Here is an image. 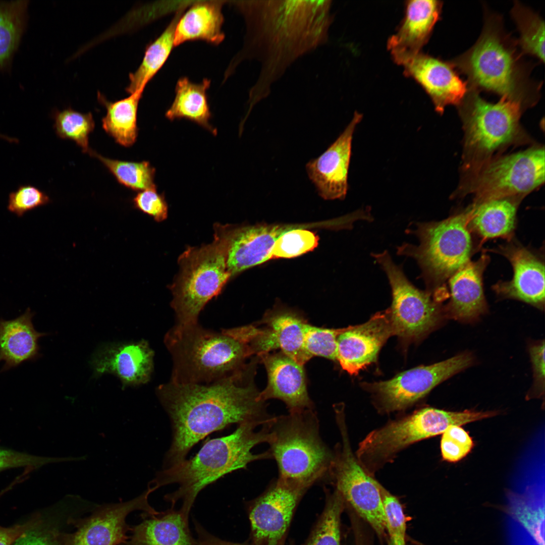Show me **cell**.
I'll return each instance as SVG.
<instances>
[{
  "label": "cell",
  "instance_id": "37",
  "mask_svg": "<svg viewBox=\"0 0 545 545\" xmlns=\"http://www.w3.org/2000/svg\"><path fill=\"white\" fill-rule=\"evenodd\" d=\"M97 158L121 185L134 191L156 189L155 169L147 161H123L108 158L90 149L88 152Z\"/></svg>",
  "mask_w": 545,
  "mask_h": 545
},
{
  "label": "cell",
  "instance_id": "13",
  "mask_svg": "<svg viewBox=\"0 0 545 545\" xmlns=\"http://www.w3.org/2000/svg\"><path fill=\"white\" fill-rule=\"evenodd\" d=\"M335 411L342 442L334 452L329 480L334 483L344 502L383 537L386 533V517L379 482L368 475L352 451L343 408L336 407Z\"/></svg>",
  "mask_w": 545,
  "mask_h": 545
},
{
  "label": "cell",
  "instance_id": "35",
  "mask_svg": "<svg viewBox=\"0 0 545 545\" xmlns=\"http://www.w3.org/2000/svg\"><path fill=\"white\" fill-rule=\"evenodd\" d=\"M508 512L530 534L538 545H544L543 499L533 488L522 494L511 493Z\"/></svg>",
  "mask_w": 545,
  "mask_h": 545
},
{
  "label": "cell",
  "instance_id": "50",
  "mask_svg": "<svg viewBox=\"0 0 545 545\" xmlns=\"http://www.w3.org/2000/svg\"><path fill=\"white\" fill-rule=\"evenodd\" d=\"M193 522L197 535V538L195 539L196 545H250L221 539L208 532L196 520H193Z\"/></svg>",
  "mask_w": 545,
  "mask_h": 545
},
{
  "label": "cell",
  "instance_id": "14",
  "mask_svg": "<svg viewBox=\"0 0 545 545\" xmlns=\"http://www.w3.org/2000/svg\"><path fill=\"white\" fill-rule=\"evenodd\" d=\"M473 360L471 354L463 353L433 364L405 371L387 380L363 385L373 393L382 409L388 412L400 410L424 397L442 382L471 366Z\"/></svg>",
  "mask_w": 545,
  "mask_h": 545
},
{
  "label": "cell",
  "instance_id": "41",
  "mask_svg": "<svg viewBox=\"0 0 545 545\" xmlns=\"http://www.w3.org/2000/svg\"><path fill=\"white\" fill-rule=\"evenodd\" d=\"M345 329L319 328L309 323L304 341L306 351L311 358L318 356L336 360L337 338Z\"/></svg>",
  "mask_w": 545,
  "mask_h": 545
},
{
  "label": "cell",
  "instance_id": "11",
  "mask_svg": "<svg viewBox=\"0 0 545 545\" xmlns=\"http://www.w3.org/2000/svg\"><path fill=\"white\" fill-rule=\"evenodd\" d=\"M473 169L467 191L475 195L474 203L502 198H523L544 183V147H532L490 158Z\"/></svg>",
  "mask_w": 545,
  "mask_h": 545
},
{
  "label": "cell",
  "instance_id": "8",
  "mask_svg": "<svg viewBox=\"0 0 545 545\" xmlns=\"http://www.w3.org/2000/svg\"><path fill=\"white\" fill-rule=\"evenodd\" d=\"M469 206L439 222L416 223L407 230L419 243H405L397 254L413 258L421 271L426 291L433 294L470 260L475 250L468 227Z\"/></svg>",
  "mask_w": 545,
  "mask_h": 545
},
{
  "label": "cell",
  "instance_id": "44",
  "mask_svg": "<svg viewBox=\"0 0 545 545\" xmlns=\"http://www.w3.org/2000/svg\"><path fill=\"white\" fill-rule=\"evenodd\" d=\"M50 202L44 192L31 185L20 186L9 196L8 209L19 217L26 212L45 205Z\"/></svg>",
  "mask_w": 545,
  "mask_h": 545
},
{
  "label": "cell",
  "instance_id": "32",
  "mask_svg": "<svg viewBox=\"0 0 545 545\" xmlns=\"http://www.w3.org/2000/svg\"><path fill=\"white\" fill-rule=\"evenodd\" d=\"M142 94L136 92L127 97L111 101L101 93H97L98 101L106 110L105 116L102 119V128L122 146L130 147L136 141L139 131L137 123L138 107Z\"/></svg>",
  "mask_w": 545,
  "mask_h": 545
},
{
  "label": "cell",
  "instance_id": "33",
  "mask_svg": "<svg viewBox=\"0 0 545 545\" xmlns=\"http://www.w3.org/2000/svg\"><path fill=\"white\" fill-rule=\"evenodd\" d=\"M29 1H0V71L11 68L26 28Z\"/></svg>",
  "mask_w": 545,
  "mask_h": 545
},
{
  "label": "cell",
  "instance_id": "18",
  "mask_svg": "<svg viewBox=\"0 0 545 545\" xmlns=\"http://www.w3.org/2000/svg\"><path fill=\"white\" fill-rule=\"evenodd\" d=\"M398 65L404 74L416 81L430 98L436 112L443 114L449 105H458L468 90L450 62H445L421 51L401 60Z\"/></svg>",
  "mask_w": 545,
  "mask_h": 545
},
{
  "label": "cell",
  "instance_id": "26",
  "mask_svg": "<svg viewBox=\"0 0 545 545\" xmlns=\"http://www.w3.org/2000/svg\"><path fill=\"white\" fill-rule=\"evenodd\" d=\"M143 520L130 528L132 534L121 545H196L189 520L174 508L157 515L144 513Z\"/></svg>",
  "mask_w": 545,
  "mask_h": 545
},
{
  "label": "cell",
  "instance_id": "51",
  "mask_svg": "<svg viewBox=\"0 0 545 545\" xmlns=\"http://www.w3.org/2000/svg\"><path fill=\"white\" fill-rule=\"evenodd\" d=\"M0 138L4 139L9 142H17L18 141L17 139L14 138H11L4 135L0 134Z\"/></svg>",
  "mask_w": 545,
  "mask_h": 545
},
{
  "label": "cell",
  "instance_id": "46",
  "mask_svg": "<svg viewBox=\"0 0 545 545\" xmlns=\"http://www.w3.org/2000/svg\"><path fill=\"white\" fill-rule=\"evenodd\" d=\"M134 207L152 216L160 222L168 216V206L163 194H159L156 189H149L139 192L133 198Z\"/></svg>",
  "mask_w": 545,
  "mask_h": 545
},
{
  "label": "cell",
  "instance_id": "38",
  "mask_svg": "<svg viewBox=\"0 0 545 545\" xmlns=\"http://www.w3.org/2000/svg\"><path fill=\"white\" fill-rule=\"evenodd\" d=\"M344 500L335 489L304 545H341L340 518Z\"/></svg>",
  "mask_w": 545,
  "mask_h": 545
},
{
  "label": "cell",
  "instance_id": "49",
  "mask_svg": "<svg viewBox=\"0 0 545 545\" xmlns=\"http://www.w3.org/2000/svg\"><path fill=\"white\" fill-rule=\"evenodd\" d=\"M40 519V517H36L23 524L9 527L0 526V545H14L24 532L33 527Z\"/></svg>",
  "mask_w": 545,
  "mask_h": 545
},
{
  "label": "cell",
  "instance_id": "17",
  "mask_svg": "<svg viewBox=\"0 0 545 545\" xmlns=\"http://www.w3.org/2000/svg\"><path fill=\"white\" fill-rule=\"evenodd\" d=\"M491 251L504 256L513 274L509 281H499L493 290L501 298L521 301L543 310L544 307V263L540 255L513 240Z\"/></svg>",
  "mask_w": 545,
  "mask_h": 545
},
{
  "label": "cell",
  "instance_id": "7",
  "mask_svg": "<svg viewBox=\"0 0 545 545\" xmlns=\"http://www.w3.org/2000/svg\"><path fill=\"white\" fill-rule=\"evenodd\" d=\"M231 227L216 224L211 243L189 247L179 256L180 271L170 287L177 324L198 323L204 306L220 294L231 278L227 265Z\"/></svg>",
  "mask_w": 545,
  "mask_h": 545
},
{
  "label": "cell",
  "instance_id": "29",
  "mask_svg": "<svg viewBox=\"0 0 545 545\" xmlns=\"http://www.w3.org/2000/svg\"><path fill=\"white\" fill-rule=\"evenodd\" d=\"M261 323L265 325L276 349L303 366L311 357L306 351L304 341L309 324L299 313L278 308L266 313Z\"/></svg>",
  "mask_w": 545,
  "mask_h": 545
},
{
  "label": "cell",
  "instance_id": "25",
  "mask_svg": "<svg viewBox=\"0 0 545 545\" xmlns=\"http://www.w3.org/2000/svg\"><path fill=\"white\" fill-rule=\"evenodd\" d=\"M442 6L440 1L406 2L404 19L397 32L389 38L387 43L388 49L396 64L421 52L440 19Z\"/></svg>",
  "mask_w": 545,
  "mask_h": 545
},
{
  "label": "cell",
  "instance_id": "23",
  "mask_svg": "<svg viewBox=\"0 0 545 545\" xmlns=\"http://www.w3.org/2000/svg\"><path fill=\"white\" fill-rule=\"evenodd\" d=\"M489 257L482 254L469 261L449 279L450 299L444 306L446 317L464 322L476 321L487 311L483 275Z\"/></svg>",
  "mask_w": 545,
  "mask_h": 545
},
{
  "label": "cell",
  "instance_id": "9",
  "mask_svg": "<svg viewBox=\"0 0 545 545\" xmlns=\"http://www.w3.org/2000/svg\"><path fill=\"white\" fill-rule=\"evenodd\" d=\"M479 91L468 87L458 105L464 130V157L467 168H474L491 158L497 151L521 141L522 106L501 97L487 101Z\"/></svg>",
  "mask_w": 545,
  "mask_h": 545
},
{
  "label": "cell",
  "instance_id": "3",
  "mask_svg": "<svg viewBox=\"0 0 545 545\" xmlns=\"http://www.w3.org/2000/svg\"><path fill=\"white\" fill-rule=\"evenodd\" d=\"M272 423L263 426L245 422L238 425L232 433L207 441L192 458L158 472L148 487L154 491L161 486L177 483L178 489L167 494L165 499L171 503V508L181 501L179 510L188 520L197 496L206 486L228 473L246 469L253 461L272 459L268 450L259 454L252 451L258 445L269 443Z\"/></svg>",
  "mask_w": 545,
  "mask_h": 545
},
{
  "label": "cell",
  "instance_id": "48",
  "mask_svg": "<svg viewBox=\"0 0 545 545\" xmlns=\"http://www.w3.org/2000/svg\"><path fill=\"white\" fill-rule=\"evenodd\" d=\"M529 354L532 364L534 390L540 393L544 387V342L532 345L529 348Z\"/></svg>",
  "mask_w": 545,
  "mask_h": 545
},
{
  "label": "cell",
  "instance_id": "31",
  "mask_svg": "<svg viewBox=\"0 0 545 545\" xmlns=\"http://www.w3.org/2000/svg\"><path fill=\"white\" fill-rule=\"evenodd\" d=\"M210 81L204 79L199 83L187 77L179 79L175 88V97L166 117L170 121L185 118L193 121L215 135L217 130L209 122L211 113L206 91Z\"/></svg>",
  "mask_w": 545,
  "mask_h": 545
},
{
  "label": "cell",
  "instance_id": "39",
  "mask_svg": "<svg viewBox=\"0 0 545 545\" xmlns=\"http://www.w3.org/2000/svg\"><path fill=\"white\" fill-rule=\"evenodd\" d=\"M54 128L57 135L62 139L74 141L84 153H88L89 136L93 131L95 122L91 113H82L71 107L53 113Z\"/></svg>",
  "mask_w": 545,
  "mask_h": 545
},
{
  "label": "cell",
  "instance_id": "42",
  "mask_svg": "<svg viewBox=\"0 0 545 545\" xmlns=\"http://www.w3.org/2000/svg\"><path fill=\"white\" fill-rule=\"evenodd\" d=\"M386 517L389 545H406V521L401 504L397 498L379 483Z\"/></svg>",
  "mask_w": 545,
  "mask_h": 545
},
{
  "label": "cell",
  "instance_id": "5",
  "mask_svg": "<svg viewBox=\"0 0 545 545\" xmlns=\"http://www.w3.org/2000/svg\"><path fill=\"white\" fill-rule=\"evenodd\" d=\"M165 343L173 361L171 382L179 385L226 378L244 368L253 355L248 345L223 330L211 331L198 323L176 324L166 335Z\"/></svg>",
  "mask_w": 545,
  "mask_h": 545
},
{
  "label": "cell",
  "instance_id": "34",
  "mask_svg": "<svg viewBox=\"0 0 545 545\" xmlns=\"http://www.w3.org/2000/svg\"><path fill=\"white\" fill-rule=\"evenodd\" d=\"M182 12H178L162 33L146 48L141 63L129 74V83L126 91L130 94L143 93L147 84L160 69L174 45V33Z\"/></svg>",
  "mask_w": 545,
  "mask_h": 545
},
{
  "label": "cell",
  "instance_id": "12",
  "mask_svg": "<svg viewBox=\"0 0 545 545\" xmlns=\"http://www.w3.org/2000/svg\"><path fill=\"white\" fill-rule=\"evenodd\" d=\"M371 256L385 272L391 286L392 302L388 309L393 335L415 341L435 329L446 317L440 300L413 285L388 251Z\"/></svg>",
  "mask_w": 545,
  "mask_h": 545
},
{
  "label": "cell",
  "instance_id": "6",
  "mask_svg": "<svg viewBox=\"0 0 545 545\" xmlns=\"http://www.w3.org/2000/svg\"><path fill=\"white\" fill-rule=\"evenodd\" d=\"M271 431L268 450L277 462L279 478L307 489L329 480L334 455L321 438L313 409L276 416Z\"/></svg>",
  "mask_w": 545,
  "mask_h": 545
},
{
  "label": "cell",
  "instance_id": "21",
  "mask_svg": "<svg viewBox=\"0 0 545 545\" xmlns=\"http://www.w3.org/2000/svg\"><path fill=\"white\" fill-rule=\"evenodd\" d=\"M153 352L146 341L106 344L93 355L91 364L96 375L111 373L121 380L123 387L144 384L150 379L153 367Z\"/></svg>",
  "mask_w": 545,
  "mask_h": 545
},
{
  "label": "cell",
  "instance_id": "1",
  "mask_svg": "<svg viewBox=\"0 0 545 545\" xmlns=\"http://www.w3.org/2000/svg\"><path fill=\"white\" fill-rule=\"evenodd\" d=\"M255 361L224 379L209 384L170 382L156 390L172 423L173 438L164 469L185 460L193 446L208 434L233 424H268L265 402L259 399L254 383Z\"/></svg>",
  "mask_w": 545,
  "mask_h": 545
},
{
  "label": "cell",
  "instance_id": "45",
  "mask_svg": "<svg viewBox=\"0 0 545 545\" xmlns=\"http://www.w3.org/2000/svg\"><path fill=\"white\" fill-rule=\"evenodd\" d=\"M81 460V457L56 458L36 456L0 448V471L19 467L37 469L48 463Z\"/></svg>",
  "mask_w": 545,
  "mask_h": 545
},
{
  "label": "cell",
  "instance_id": "4",
  "mask_svg": "<svg viewBox=\"0 0 545 545\" xmlns=\"http://www.w3.org/2000/svg\"><path fill=\"white\" fill-rule=\"evenodd\" d=\"M517 46L501 17L488 13L475 43L450 62L467 76L469 88L495 93L524 108L537 101L539 87L530 80Z\"/></svg>",
  "mask_w": 545,
  "mask_h": 545
},
{
  "label": "cell",
  "instance_id": "24",
  "mask_svg": "<svg viewBox=\"0 0 545 545\" xmlns=\"http://www.w3.org/2000/svg\"><path fill=\"white\" fill-rule=\"evenodd\" d=\"M294 226L257 225L232 227L227 253L231 277L272 258L277 240Z\"/></svg>",
  "mask_w": 545,
  "mask_h": 545
},
{
  "label": "cell",
  "instance_id": "20",
  "mask_svg": "<svg viewBox=\"0 0 545 545\" xmlns=\"http://www.w3.org/2000/svg\"><path fill=\"white\" fill-rule=\"evenodd\" d=\"M391 335L393 333L388 308L364 323L346 328L337 338L336 360L349 373L357 374L376 360Z\"/></svg>",
  "mask_w": 545,
  "mask_h": 545
},
{
  "label": "cell",
  "instance_id": "10",
  "mask_svg": "<svg viewBox=\"0 0 545 545\" xmlns=\"http://www.w3.org/2000/svg\"><path fill=\"white\" fill-rule=\"evenodd\" d=\"M489 416L488 411L423 408L369 433L359 445L357 458L362 465L375 469L412 444L443 433L451 425L461 426Z\"/></svg>",
  "mask_w": 545,
  "mask_h": 545
},
{
  "label": "cell",
  "instance_id": "40",
  "mask_svg": "<svg viewBox=\"0 0 545 545\" xmlns=\"http://www.w3.org/2000/svg\"><path fill=\"white\" fill-rule=\"evenodd\" d=\"M304 227H296L281 235L275 244L272 258H293L313 250L318 245V238Z\"/></svg>",
  "mask_w": 545,
  "mask_h": 545
},
{
  "label": "cell",
  "instance_id": "19",
  "mask_svg": "<svg viewBox=\"0 0 545 545\" xmlns=\"http://www.w3.org/2000/svg\"><path fill=\"white\" fill-rule=\"evenodd\" d=\"M362 119V114L356 112L338 138L319 157L306 164L309 178L325 200H343L347 195L353 136Z\"/></svg>",
  "mask_w": 545,
  "mask_h": 545
},
{
  "label": "cell",
  "instance_id": "36",
  "mask_svg": "<svg viewBox=\"0 0 545 545\" xmlns=\"http://www.w3.org/2000/svg\"><path fill=\"white\" fill-rule=\"evenodd\" d=\"M511 15L519 33L517 43L522 52L544 62V23L536 13L516 2Z\"/></svg>",
  "mask_w": 545,
  "mask_h": 545
},
{
  "label": "cell",
  "instance_id": "15",
  "mask_svg": "<svg viewBox=\"0 0 545 545\" xmlns=\"http://www.w3.org/2000/svg\"><path fill=\"white\" fill-rule=\"evenodd\" d=\"M307 489L280 478L248 507L252 545H281L297 504Z\"/></svg>",
  "mask_w": 545,
  "mask_h": 545
},
{
  "label": "cell",
  "instance_id": "28",
  "mask_svg": "<svg viewBox=\"0 0 545 545\" xmlns=\"http://www.w3.org/2000/svg\"><path fill=\"white\" fill-rule=\"evenodd\" d=\"M33 316V313L28 308L14 319H0V361L5 362L3 370L38 355V340L45 334L35 330L32 321Z\"/></svg>",
  "mask_w": 545,
  "mask_h": 545
},
{
  "label": "cell",
  "instance_id": "30",
  "mask_svg": "<svg viewBox=\"0 0 545 545\" xmlns=\"http://www.w3.org/2000/svg\"><path fill=\"white\" fill-rule=\"evenodd\" d=\"M222 4L217 2L193 5L180 17L174 33V45L188 41L202 40L217 45L224 39Z\"/></svg>",
  "mask_w": 545,
  "mask_h": 545
},
{
  "label": "cell",
  "instance_id": "27",
  "mask_svg": "<svg viewBox=\"0 0 545 545\" xmlns=\"http://www.w3.org/2000/svg\"><path fill=\"white\" fill-rule=\"evenodd\" d=\"M522 197L494 199L473 203L470 208L468 227L482 240L513 238L517 211Z\"/></svg>",
  "mask_w": 545,
  "mask_h": 545
},
{
  "label": "cell",
  "instance_id": "43",
  "mask_svg": "<svg viewBox=\"0 0 545 545\" xmlns=\"http://www.w3.org/2000/svg\"><path fill=\"white\" fill-rule=\"evenodd\" d=\"M473 441L469 433L460 426L451 425L443 433L441 450L443 459L449 462H458L471 451Z\"/></svg>",
  "mask_w": 545,
  "mask_h": 545
},
{
  "label": "cell",
  "instance_id": "2",
  "mask_svg": "<svg viewBox=\"0 0 545 545\" xmlns=\"http://www.w3.org/2000/svg\"><path fill=\"white\" fill-rule=\"evenodd\" d=\"M258 84H270L296 59L327 38L332 21L330 1H256Z\"/></svg>",
  "mask_w": 545,
  "mask_h": 545
},
{
  "label": "cell",
  "instance_id": "47",
  "mask_svg": "<svg viewBox=\"0 0 545 545\" xmlns=\"http://www.w3.org/2000/svg\"><path fill=\"white\" fill-rule=\"evenodd\" d=\"M14 545H64L63 533L42 519L24 532Z\"/></svg>",
  "mask_w": 545,
  "mask_h": 545
},
{
  "label": "cell",
  "instance_id": "22",
  "mask_svg": "<svg viewBox=\"0 0 545 545\" xmlns=\"http://www.w3.org/2000/svg\"><path fill=\"white\" fill-rule=\"evenodd\" d=\"M267 373L266 388L259 394L260 400L271 399L282 401L289 412L314 409L308 394L303 366L282 351L259 356Z\"/></svg>",
  "mask_w": 545,
  "mask_h": 545
},
{
  "label": "cell",
  "instance_id": "16",
  "mask_svg": "<svg viewBox=\"0 0 545 545\" xmlns=\"http://www.w3.org/2000/svg\"><path fill=\"white\" fill-rule=\"evenodd\" d=\"M152 492L148 488L130 501L101 505L87 517L71 519L76 531L63 534L64 545H121L128 538L126 533L131 528L126 518L130 513L138 510L152 515L159 513L148 503Z\"/></svg>",
  "mask_w": 545,
  "mask_h": 545
}]
</instances>
